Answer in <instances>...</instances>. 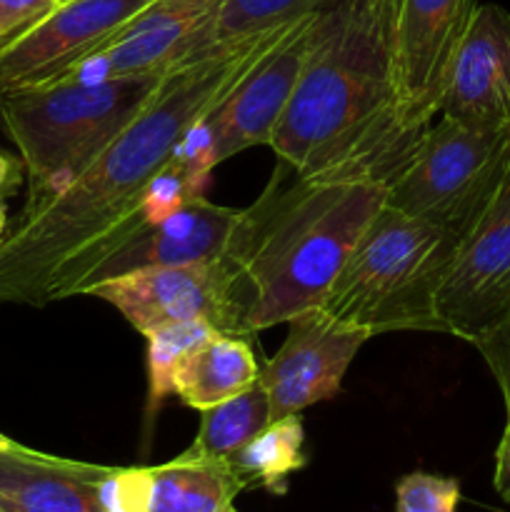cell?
<instances>
[{
    "mask_svg": "<svg viewBox=\"0 0 510 512\" xmlns=\"http://www.w3.org/2000/svg\"><path fill=\"white\" fill-rule=\"evenodd\" d=\"M243 485L225 460L178 455L145 468L143 512H228Z\"/></svg>",
    "mask_w": 510,
    "mask_h": 512,
    "instance_id": "18",
    "label": "cell"
},
{
    "mask_svg": "<svg viewBox=\"0 0 510 512\" xmlns=\"http://www.w3.org/2000/svg\"><path fill=\"white\" fill-rule=\"evenodd\" d=\"M475 0H400L395 18V90L405 118L428 128L440 113L455 50Z\"/></svg>",
    "mask_w": 510,
    "mask_h": 512,
    "instance_id": "13",
    "label": "cell"
},
{
    "mask_svg": "<svg viewBox=\"0 0 510 512\" xmlns=\"http://www.w3.org/2000/svg\"><path fill=\"white\" fill-rule=\"evenodd\" d=\"M460 483L433 473H410L395 485L398 512H458Z\"/></svg>",
    "mask_w": 510,
    "mask_h": 512,
    "instance_id": "23",
    "label": "cell"
},
{
    "mask_svg": "<svg viewBox=\"0 0 510 512\" xmlns=\"http://www.w3.org/2000/svg\"><path fill=\"white\" fill-rule=\"evenodd\" d=\"M388 185L300 175L278 160L258 203L243 208L223 255L233 273L240 335L318 308L335 275L385 205Z\"/></svg>",
    "mask_w": 510,
    "mask_h": 512,
    "instance_id": "3",
    "label": "cell"
},
{
    "mask_svg": "<svg viewBox=\"0 0 510 512\" xmlns=\"http://www.w3.org/2000/svg\"><path fill=\"white\" fill-rule=\"evenodd\" d=\"M108 465L38 453L20 443L0 448L3 512H105L100 485Z\"/></svg>",
    "mask_w": 510,
    "mask_h": 512,
    "instance_id": "16",
    "label": "cell"
},
{
    "mask_svg": "<svg viewBox=\"0 0 510 512\" xmlns=\"http://www.w3.org/2000/svg\"><path fill=\"white\" fill-rule=\"evenodd\" d=\"M400 0H335L323 8L288 110L268 148L300 175L390 185L425 130L403 115L395 90Z\"/></svg>",
    "mask_w": 510,
    "mask_h": 512,
    "instance_id": "2",
    "label": "cell"
},
{
    "mask_svg": "<svg viewBox=\"0 0 510 512\" xmlns=\"http://www.w3.org/2000/svg\"><path fill=\"white\" fill-rule=\"evenodd\" d=\"M270 423H273L270 400L263 383L258 380L235 398L200 410L198 435H195L193 445L185 450V455L205 460H228L235 450L243 448Z\"/></svg>",
    "mask_w": 510,
    "mask_h": 512,
    "instance_id": "20",
    "label": "cell"
},
{
    "mask_svg": "<svg viewBox=\"0 0 510 512\" xmlns=\"http://www.w3.org/2000/svg\"><path fill=\"white\" fill-rule=\"evenodd\" d=\"M153 0H68L0 43V95L68 73Z\"/></svg>",
    "mask_w": 510,
    "mask_h": 512,
    "instance_id": "10",
    "label": "cell"
},
{
    "mask_svg": "<svg viewBox=\"0 0 510 512\" xmlns=\"http://www.w3.org/2000/svg\"><path fill=\"white\" fill-rule=\"evenodd\" d=\"M20 175H23V168L10 155L0 153V200L13 193L15 185L20 183Z\"/></svg>",
    "mask_w": 510,
    "mask_h": 512,
    "instance_id": "27",
    "label": "cell"
},
{
    "mask_svg": "<svg viewBox=\"0 0 510 512\" xmlns=\"http://www.w3.org/2000/svg\"><path fill=\"white\" fill-rule=\"evenodd\" d=\"M55 5V0H0V43L33 25Z\"/></svg>",
    "mask_w": 510,
    "mask_h": 512,
    "instance_id": "25",
    "label": "cell"
},
{
    "mask_svg": "<svg viewBox=\"0 0 510 512\" xmlns=\"http://www.w3.org/2000/svg\"><path fill=\"white\" fill-rule=\"evenodd\" d=\"M228 512H238V510H235V508H230V510H228Z\"/></svg>",
    "mask_w": 510,
    "mask_h": 512,
    "instance_id": "31",
    "label": "cell"
},
{
    "mask_svg": "<svg viewBox=\"0 0 510 512\" xmlns=\"http://www.w3.org/2000/svg\"><path fill=\"white\" fill-rule=\"evenodd\" d=\"M333 3L335 0H215L205 45L213 48L270 33Z\"/></svg>",
    "mask_w": 510,
    "mask_h": 512,
    "instance_id": "21",
    "label": "cell"
},
{
    "mask_svg": "<svg viewBox=\"0 0 510 512\" xmlns=\"http://www.w3.org/2000/svg\"><path fill=\"white\" fill-rule=\"evenodd\" d=\"M55 3H58V5H60V3H68V0H55Z\"/></svg>",
    "mask_w": 510,
    "mask_h": 512,
    "instance_id": "30",
    "label": "cell"
},
{
    "mask_svg": "<svg viewBox=\"0 0 510 512\" xmlns=\"http://www.w3.org/2000/svg\"><path fill=\"white\" fill-rule=\"evenodd\" d=\"M0 512H3V510H0Z\"/></svg>",
    "mask_w": 510,
    "mask_h": 512,
    "instance_id": "32",
    "label": "cell"
},
{
    "mask_svg": "<svg viewBox=\"0 0 510 512\" xmlns=\"http://www.w3.org/2000/svg\"><path fill=\"white\" fill-rule=\"evenodd\" d=\"M215 0H153L53 83L160 78L180 60L208 50Z\"/></svg>",
    "mask_w": 510,
    "mask_h": 512,
    "instance_id": "11",
    "label": "cell"
},
{
    "mask_svg": "<svg viewBox=\"0 0 510 512\" xmlns=\"http://www.w3.org/2000/svg\"><path fill=\"white\" fill-rule=\"evenodd\" d=\"M508 170L510 125L485 128L440 115L388 185L385 205L463 238L503 188Z\"/></svg>",
    "mask_w": 510,
    "mask_h": 512,
    "instance_id": "6",
    "label": "cell"
},
{
    "mask_svg": "<svg viewBox=\"0 0 510 512\" xmlns=\"http://www.w3.org/2000/svg\"><path fill=\"white\" fill-rule=\"evenodd\" d=\"M285 30L213 45L165 70L148 105L73 185L45 203L23 205L0 238V303L43 308L73 298L118 240L150 223L145 193L185 133L228 98Z\"/></svg>",
    "mask_w": 510,
    "mask_h": 512,
    "instance_id": "1",
    "label": "cell"
},
{
    "mask_svg": "<svg viewBox=\"0 0 510 512\" xmlns=\"http://www.w3.org/2000/svg\"><path fill=\"white\" fill-rule=\"evenodd\" d=\"M213 333H218V328H213L208 320H185V323L163 325L145 338L148 340V408H145L148 418H153L163 400L173 395L170 378L175 365Z\"/></svg>",
    "mask_w": 510,
    "mask_h": 512,
    "instance_id": "22",
    "label": "cell"
},
{
    "mask_svg": "<svg viewBox=\"0 0 510 512\" xmlns=\"http://www.w3.org/2000/svg\"><path fill=\"white\" fill-rule=\"evenodd\" d=\"M258 380L260 365L245 335L218 330L175 365L170 388L180 403L200 413L235 398Z\"/></svg>",
    "mask_w": 510,
    "mask_h": 512,
    "instance_id": "17",
    "label": "cell"
},
{
    "mask_svg": "<svg viewBox=\"0 0 510 512\" xmlns=\"http://www.w3.org/2000/svg\"><path fill=\"white\" fill-rule=\"evenodd\" d=\"M460 238L383 205L318 310L365 335L443 333L438 290Z\"/></svg>",
    "mask_w": 510,
    "mask_h": 512,
    "instance_id": "4",
    "label": "cell"
},
{
    "mask_svg": "<svg viewBox=\"0 0 510 512\" xmlns=\"http://www.w3.org/2000/svg\"><path fill=\"white\" fill-rule=\"evenodd\" d=\"M243 210L210 203L205 195H195L183 208L153 223H140L113 245L93 268L85 273L78 293L105 280L148 268H173L218 260L228 253Z\"/></svg>",
    "mask_w": 510,
    "mask_h": 512,
    "instance_id": "14",
    "label": "cell"
},
{
    "mask_svg": "<svg viewBox=\"0 0 510 512\" xmlns=\"http://www.w3.org/2000/svg\"><path fill=\"white\" fill-rule=\"evenodd\" d=\"M438 115L485 128L510 125V10L503 5L475 3Z\"/></svg>",
    "mask_w": 510,
    "mask_h": 512,
    "instance_id": "15",
    "label": "cell"
},
{
    "mask_svg": "<svg viewBox=\"0 0 510 512\" xmlns=\"http://www.w3.org/2000/svg\"><path fill=\"white\" fill-rule=\"evenodd\" d=\"M510 315V170L478 223L463 235L438 290L445 335L478 343Z\"/></svg>",
    "mask_w": 510,
    "mask_h": 512,
    "instance_id": "8",
    "label": "cell"
},
{
    "mask_svg": "<svg viewBox=\"0 0 510 512\" xmlns=\"http://www.w3.org/2000/svg\"><path fill=\"white\" fill-rule=\"evenodd\" d=\"M160 78L48 83L0 95V128L20 153L28 200L63 193L148 105Z\"/></svg>",
    "mask_w": 510,
    "mask_h": 512,
    "instance_id": "5",
    "label": "cell"
},
{
    "mask_svg": "<svg viewBox=\"0 0 510 512\" xmlns=\"http://www.w3.org/2000/svg\"><path fill=\"white\" fill-rule=\"evenodd\" d=\"M225 463L243 490L263 488L273 495H283L288 490V480L308 463L303 418L288 415L273 420Z\"/></svg>",
    "mask_w": 510,
    "mask_h": 512,
    "instance_id": "19",
    "label": "cell"
},
{
    "mask_svg": "<svg viewBox=\"0 0 510 512\" xmlns=\"http://www.w3.org/2000/svg\"><path fill=\"white\" fill-rule=\"evenodd\" d=\"M370 335L345 328L318 308L288 320V335L278 353L260 368V383L270 400L273 420L300 415L310 405L333 400L345 373Z\"/></svg>",
    "mask_w": 510,
    "mask_h": 512,
    "instance_id": "12",
    "label": "cell"
},
{
    "mask_svg": "<svg viewBox=\"0 0 510 512\" xmlns=\"http://www.w3.org/2000/svg\"><path fill=\"white\" fill-rule=\"evenodd\" d=\"M320 13L323 10L290 23L278 43L230 90L228 98L185 133L175 155L193 178L208 183L215 165L253 145H270L273 130L288 110L308 63Z\"/></svg>",
    "mask_w": 510,
    "mask_h": 512,
    "instance_id": "7",
    "label": "cell"
},
{
    "mask_svg": "<svg viewBox=\"0 0 510 512\" xmlns=\"http://www.w3.org/2000/svg\"><path fill=\"white\" fill-rule=\"evenodd\" d=\"M85 295L113 305L143 338L163 325L185 320H208L220 333L240 335L233 273L225 258L135 270L93 285Z\"/></svg>",
    "mask_w": 510,
    "mask_h": 512,
    "instance_id": "9",
    "label": "cell"
},
{
    "mask_svg": "<svg viewBox=\"0 0 510 512\" xmlns=\"http://www.w3.org/2000/svg\"><path fill=\"white\" fill-rule=\"evenodd\" d=\"M3 233H5V210L3 205H0V238H3Z\"/></svg>",
    "mask_w": 510,
    "mask_h": 512,
    "instance_id": "28",
    "label": "cell"
},
{
    "mask_svg": "<svg viewBox=\"0 0 510 512\" xmlns=\"http://www.w3.org/2000/svg\"><path fill=\"white\" fill-rule=\"evenodd\" d=\"M10 443H13V440H10L8 435H3V433H0V448H8Z\"/></svg>",
    "mask_w": 510,
    "mask_h": 512,
    "instance_id": "29",
    "label": "cell"
},
{
    "mask_svg": "<svg viewBox=\"0 0 510 512\" xmlns=\"http://www.w3.org/2000/svg\"><path fill=\"white\" fill-rule=\"evenodd\" d=\"M475 348L483 355L485 365L493 373L495 383H498L500 395H503L505 403V418H510V315L498 325V328L490 330L488 335L473 343Z\"/></svg>",
    "mask_w": 510,
    "mask_h": 512,
    "instance_id": "24",
    "label": "cell"
},
{
    "mask_svg": "<svg viewBox=\"0 0 510 512\" xmlns=\"http://www.w3.org/2000/svg\"><path fill=\"white\" fill-rule=\"evenodd\" d=\"M493 485L500 498L510 505V418H505L503 438H500L498 453H495Z\"/></svg>",
    "mask_w": 510,
    "mask_h": 512,
    "instance_id": "26",
    "label": "cell"
}]
</instances>
